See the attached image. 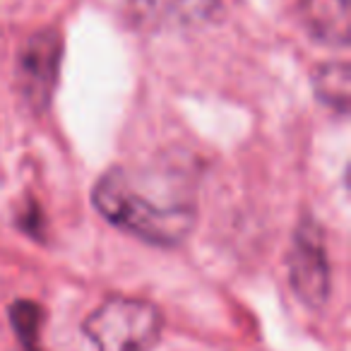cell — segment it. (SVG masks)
Segmentation results:
<instances>
[{"label": "cell", "instance_id": "6da1fadb", "mask_svg": "<svg viewBox=\"0 0 351 351\" xmlns=\"http://www.w3.org/2000/svg\"><path fill=\"white\" fill-rule=\"evenodd\" d=\"M92 200L111 224L152 245H178L197 219L193 191L178 176L111 169L94 186Z\"/></svg>", "mask_w": 351, "mask_h": 351}, {"label": "cell", "instance_id": "7a4b0ae2", "mask_svg": "<svg viewBox=\"0 0 351 351\" xmlns=\"http://www.w3.org/2000/svg\"><path fill=\"white\" fill-rule=\"evenodd\" d=\"M161 311L142 298L113 296L94 308L82 332L97 351H152L161 339Z\"/></svg>", "mask_w": 351, "mask_h": 351}, {"label": "cell", "instance_id": "3957f363", "mask_svg": "<svg viewBox=\"0 0 351 351\" xmlns=\"http://www.w3.org/2000/svg\"><path fill=\"white\" fill-rule=\"evenodd\" d=\"M289 282L308 308H322L330 296V263L325 236L315 219H303L289 250Z\"/></svg>", "mask_w": 351, "mask_h": 351}, {"label": "cell", "instance_id": "277c9868", "mask_svg": "<svg viewBox=\"0 0 351 351\" xmlns=\"http://www.w3.org/2000/svg\"><path fill=\"white\" fill-rule=\"evenodd\" d=\"M63 39L49 27L39 29L20 46L17 53V84L34 111H44L58 84Z\"/></svg>", "mask_w": 351, "mask_h": 351}, {"label": "cell", "instance_id": "5b68a950", "mask_svg": "<svg viewBox=\"0 0 351 351\" xmlns=\"http://www.w3.org/2000/svg\"><path fill=\"white\" fill-rule=\"evenodd\" d=\"M219 5V0H128V12L142 32H173L205 25Z\"/></svg>", "mask_w": 351, "mask_h": 351}, {"label": "cell", "instance_id": "8992f818", "mask_svg": "<svg viewBox=\"0 0 351 351\" xmlns=\"http://www.w3.org/2000/svg\"><path fill=\"white\" fill-rule=\"evenodd\" d=\"M301 20L320 44L344 49L351 39L349 0H301Z\"/></svg>", "mask_w": 351, "mask_h": 351}, {"label": "cell", "instance_id": "52a82bcc", "mask_svg": "<svg viewBox=\"0 0 351 351\" xmlns=\"http://www.w3.org/2000/svg\"><path fill=\"white\" fill-rule=\"evenodd\" d=\"M349 65L346 63H325L313 73V89L317 99L335 111L346 113L349 108Z\"/></svg>", "mask_w": 351, "mask_h": 351}, {"label": "cell", "instance_id": "ba28073f", "mask_svg": "<svg viewBox=\"0 0 351 351\" xmlns=\"http://www.w3.org/2000/svg\"><path fill=\"white\" fill-rule=\"evenodd\" d=\"M10 320L25 351H39V330L41 322H44L41 306H36L32 301H17L10 308Z\"/></svg>", "mask_w": 351, "mask_h": 351}]
</instances>
